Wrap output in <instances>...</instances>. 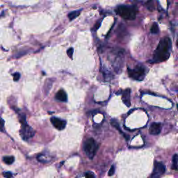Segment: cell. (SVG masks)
Here are the masks:
<instances>
[{"label":"cell","instance_id":"cell-1","mask_svg":"<svg viewBox=\"0 0 178 178\" xmlns=\"http://www.w3.org/2000/svg\"><path fill=\"white\" fill-rule=\"evenodd\" d=\"M172 43L168 37H164L160 40L159 45L153 55L152 63H160L166 61L171 53Z\"/></svg>","mask_w":178,"mask_h":178},{"label":"cell","instance_id":"cell-2","mask_svg":"<svg viewBox=\"0 0 178 178\" xmlns=\"http://www.w3.org/2000/svg\"><path fill=\"white\" fill-rule=\"evenodd\" d=\"M116 13L125 20H133L137 15V9L133 6L121 5L116 8Z\"/></svg>","mask_w":178,"mask_h":178},{"label":"cell","instance_id":"cell-3","mask_svg":"<svg viewBox=\"0 0 178 178\" xmlns=\"http://www.w3.org/2000/svg\"><path fill=\"white\" fill-rule=\"evenodd\" d=\"M25 116H22L20 118V123L22 124V127L20 130V135L24 140L27 141L32 138L35 134V131L32 127L29 126L26 122Z\"/></svg>","mask_w":178,"mask_h":178},{"label":"cell","instance_id":"cell-4","mask_svg":"<svg viewBox=\"0 0 178 178\" xmlns=\"http://www.w3.org/2000/svg\"><path fill=\"white\" fill-rule=\"evenodd\" d=\"M127 72H128L129 76L131 78L137 81H142L146 77V70L145 66L142 65H138L135 66L133 69L127 68Z\"/></svg>","mask_w":178,"mask_h":178},{"label":"cell","instance_id":"cell-5","mask_svg":"<svg viewBox=\"0 0 178 178\" xmlns=\"http://www.w3.org/2000/svg\"><path fill=\"white\" fill-rule=\"evenodd\" d=\"M97 148H98V146L96 144L95 141L92 138L87 139L83 144V150L88 156V157L91 159L95 156Z\"/></svg>","mask_w":178,"mask_h":178},{"label":"cell","instance_id":"cell-6","mask_svg":"<svg viewBox=\"0 0 178 178\" xmlns=\"http://www.w3.org/2000/svg\"><path fill=\"white\" fill-rule=\"evenodd\" d=\"M166 171V167L161 162L155 161L151 178H159Z\"/></svg>","mask_w":178,"mask_h":178},{"label":"cell","instance_id":"cell-7","mask_svg":"<svg viewBox=\"0 0 178 178\" xmlns=\"http://www.w3.org/2000/svg\"><path fill=\"white\" fill-rule=\"evenodd\" d=\"M50 120H51V123L54 125V127L58 130H63V129H65L66 123H67L66 120L56 118V117H52Z\"/></svg>","mask_w":178,"mask_h":178},{"label":"cell","instance_id":"cell-8","mask_svg":"<svg viewBox=\"0 0 178 178\" xmlns=\"http://www.w3.org/2000/svg\"><path fill=\"white\" fill-rule=\"evenodd\" d=\"M161 131V125L158 123H153L151 124L150 127L149 132L151 135L155 136L158 135L160 134Z\"/></svg>","mask_w":178,"mask_h":178},{"label":"cell","instance_id":"cell-9","mask_svg":"<svg viewBox=\"0 0 178 178\" xmlns=\"http://www.w3.org/2000/svg\"><path fill=\"white\" fill-rule=\"evenodd\" d=\"M130 89H126L125 90H124L123 92V102L124 104H125L127 106H130L131 105V102H130Z\"/></svg>","mask_w":178,"mask_h":178},{"label":"cell","instance_id":"cell-10","mask_svg":"<svg viewBox=\"0 0 178 178\" xmlns=\"http://www.w3.org/2000/svg\"><path fill=\"white\" fill-rule=\"evenodd\" d=\"M55 98L59 101H61V102H67V94H66L65 90L61 89V90H59V91L57 92V94H56L55 95Z\"/></svg>","mask_w":178,"mask_h":178},{"label":"cell","instance_id":"cell-11","mask_svg":"<svg viewBox=\"0 0 178 178\" xmlns=\"http://www.w3.org/2000/svg\"><path fill=\"white\" fill-rule=\"evenodd\" d=\"M80 13H81V10H75V11L71 12L68 15V17L70 19V20H72L74 19H75L76 17H77L79 15Z\"/></svg>","mask_w":178,"mask_h":178},{"label":"cell","instance_id":"cell-12","mask_svg":"<svg viewBox=\"0 0 178 178\" xmlns=\"http://www.w3.org/2000/svg\"><path fill=\"white\" fill-rule=\"evenodd\" d=\"M177 161H178V157L177 154H175L172 157V170H177Z\"/></svg>","mask_w":178,"mask_h":178},{"label":"cell","instance_id":"cell-13","mask_svg":"<svg viewBox=\"0 0 178 178\" xmlns=\"http://www.w3.org/2000/svg\"><path fill=\"white\" fill-rule=\"evenodd\" d=\"M14 161H15V159H14L13 157L9 156V157H4L3 158V161L4 162L5 164H12L13 163Z\"/></svg>","mask_w":178,"mask_h":178},{"label":"cell","instance_id":"cell-14","mask_svg":"<svg viewBox=\"0 0 178 178\" xmlns=\"http://www.w3.org/2000/svg\"><path fill=\"white\" fill-rule=\"evenodd\" d=\"M150 31L152 34H158L159 31V27L157 23H153L152 25Z\"/></svg>","mask_w":178,"mask_h":178},{"label":"cell","instance_id":"cell-15","mask_svg":"<svg viewBox=\"0 0 178 178\" xmlns=\"http://www.w3.org/2000/svg\"><path fill=\"white\" fill-rule=\"evenodd\" d=\"M0 131L2 132H5V128H4V121L2 118L0 117Z\"/></svg>","mask_w":178,"mask_h":178},{"label":"cell","instance_id":"cell-16","mask_svg":"<svg viewBox=\"0 0 178 178\" xmlns=\"http://www.w3.org/2000/svg\"><path fill=\"white\" fill-rule=\"evenodd\" d=\"M3 175L5 178H11L13 177V175L10 172H3Z\"/></svg>","mask_w":178,"mask_h":178},{"label":"cell","instance_id":"cell-17","mask_svg":"<svg viewBox=\"0 0 178 178\" xmlns=\"http://www.w3.org/2000/svg\"><path fill=\"white\" fill-rule=\"evenodd\" d=\"M115 172V167L114 166H112L110 168V170L109 172H108V175H109V176H112L113 175V174H114Z\"/></svg>","mask_w":178,"mask_h":178},{"label":"cell","instance_id":"cell-18","mask_svg":"<svg viewBox=\"0 0 178 178\" xmlns=\"http://www.w3.org/2000/svg\"><path fill=\"white\" fill-rule=\"evenodd\" d=\"M20 73L15 72V74L13 75V79H14V81H18V80L20 79Z\"/></svg>","mask_w":178,"mask_h":178},{"label":"cell","instance_id":"cell-19","mask_svg":"<svg viewBox=\"0 0 178 178\" xmlns=\"http://www.w3.org/2000/svg\"><path fill=\"white\" fill-rule=\"evenodd\" d=\"M73 50H73V48H70L69 50H68V51H67V54H68V55L69 56V57H70V59H72L73 52H74V51H73Z\"/></svg>","mask_w":178,"mask_h":178}]
</instances>
